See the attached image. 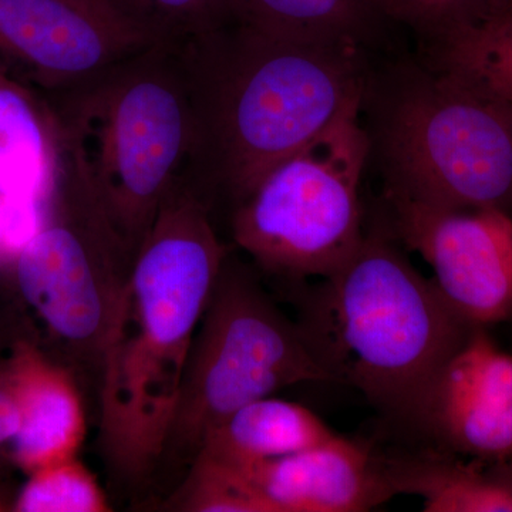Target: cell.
Segmentation results:
<instances>
[{
    "label": "cell",
    "mask_w": 512,
    "mask_h": 512,
    "mask_svg": "<svg viewBox=\"0 0 512 512\" xmlns=\"http://www.w3.org/2000/svg\"><path fill=\"white\" fill-rule=\"evenodd\" d=\"M20 426V409L10 390H0V444L13 440Z\"/></svg>",
    "instance_id": "22"
},
{
    "label": "cell",
    "mask_w": 512,
    "mask_h": 512,
    "mask_svg": "<svg viewBox=\"0 0 512 512\" xmlns=\"http://www.w3.org/2000/svg\"><path fill=\"white\" fill-rule=\"evenodd\" d=\"M154 42L106 0H0V67L60 92Z\"/></svg>",
    "instance_id": "10"
},
{
    "label": "cell",
    "mask_w": 512,
    "mask_h": 512,
    "mask_svg": "<svg viewBox=\"0 0 512 512\" xmlns=\"http://www.w3.org/2000/svg\"><path fill=\"white\" fill-rule=\"evenodd\" d=\"M150 35L154 42L180 43L188 37L238 22L235 0H106Z\"/></svg>",
    "instance_id": "19"
},
{
    "label": "cell",
    "mask_w": 512,
    "mask_h": 512,
    "mask_svg": "<svg viewBox=\"0 0 512 512\" xmlns=\"http://www.w3.org/2000/svg\"><path fill=\"white\" fill-rule=\"evenodd\" d=\"M356 42H303L241 22L173 43L190 104L180 177L210 207L234 208L349 110L363 106Z\"/></svg>",
    "instance_id": "1"
},
{
    "label": "cell",
    "mask_w": 512,
    "mask_h": 512,
    "mask_svg": "<svg viewBox=\"0 0 512 512\" xmlns=\"http://www.w3.org/2000/svg\"><path fill=\"white\" fill-rule=\"evenodd\" d=\"M491 10H495V12L511 13L512 15V0H497Z\"/></svg>",
    "instance_id": "23"
},
{
    "label": "cell",
    "mask_w": 512,
    "mask_h": 512,
    "mask_svg": "<svg viewBox=\"0 0 512 512\" xmlns=\"http://www.w3.org/2000/svg\"><path fill=\"white\" fill-rule=\"evenodd\" d=\"M62 150L59 120L46 94L0 67V197L49 205Z\"/></svg>",
    "instance_id": "13"
},
{
    "label": "cell",
    "mask_w": 512,
    "mask_h": 512,
    "mask_svg": "<svg viewBox=\"0 0 512 512\" xmlns=\"http://www.w3.org/2000/svg\"><path fill=\"white\" fill-rule=\"evenodd\" d=\"M394 494L416 495L427 512H512L511 460H480L437 448L383 456Z\"/></svg>",
    "instance_id": "14"
},
{
    "label": "cell",
    "mask_w": 512,
    "mask_h": 512,
    "mask_svg": "<svg viewBox=\"0 0 512 512\" xmlns=\"http://www.w3.org/2000/svg\"><path fill=\"white\" fill-rule=\"evenodd\" d=\"M46 97L82 154L114 234L134 256L190 150V104L174 46L151 43Z\"/></svg>",
    "instance_id": "4"
},
{
    "label": "cell",
    "mask_w": 512,
    "mask_h": 512,
    "mask_svg": "<svg viewBox=\"0 0 512 512\" xmlns=\"http://www.w3.org/2000/svg\"><path fill=\"white\" fill-rule=\"evenodd\" d=\"M397 239L434 271L441 295L467 323L488 329L512 318V214L450 210L387 192Z\"/></svg>",
    "instance_id": "9"
},
{
    "label": "cell",
    "mask_w": 512,
    "mask_h": 512,
    "mask_svg": "<svg viewBox=\"0 0 512 512\" xmlns=\"http://www.w3.org/2000/svg\"><path fill=\"white\" fill-rule=\"evenodd\" d=\"M410 426L431 447L480 460L512 458V355L473 328L431 379Z\"/></svg>",
    "instance_id": "11"
},
{
    "label": "cell",
    "mask_w": 512,
    "mask_h": 512,
    "mask_svg": "<svg viewBox=\"0 0 512 512\" xmlns=\"http://www.w3.org/2000/svg\"><path fill=\"white\" fill-rule=\"evenodd\" d=\"M299 383H335L298 323L228 256L195 333L164 456L194 460L245 404Z\"/></svg>",
    "instance_id": "6"
},
{
    "label": "cell",
    "mask_w": 512,
    "mask_h": 512,
    "mask_svg": "<svg viewBox=\"0 0 512 512\" xmlns=\"http://www.w3.org/2000/svg\"><path fill=\"white\" fill-rule=\"evenodd\" d=\"M359 116L360 107L343 114L234 208L232 238L259 268L325 279L359 248L360 184L372 150Z\"/></svg>",
    "instance_id": "7"
},
{
    "label": "cell",
    "mask_w": 512,
    "mask_h": 512,
    "mask_svg": "<svg viewBox=\"0 0 512 512\" xmlns=\"http://www.w3.org/2000/svg\"><path fill=\"white\" fill-rule=\"evenodd\" d=\"M195 463L227 478L251 512H363L396 495L383 456L343 436L248 466Z\"/></svg>",
    "instance_id": "12"
},
{
    "label": "cell",
    "mask_w": 512,
    "mask_h": 512,
    "mask_svg": "<svg viewBox=\"0 0 512 512\" xmlns=\"http://www.w3.org/2000/svg\"><path fill=\"white\" fill-rule=\"evenodd\" d=\"M19 359L10 389L20 409L13 437L16 460L36 471L76 457L86 436V416L73 380L39 357Z\"/></svg>",
    "instance_id": "15"
},
{
    "label": "cell",
    "mask_w": 512,
    "mask_h": 512,
    "mask_svg": "<svg viewBox=\"0 0 512 512\" xmlns=\"http://www.w3.org/2000/svg\"><path fill=\"white\" fill-rule=\"evenodd\" d=\"M497 0H382L380 15L407 23L431 36L478 18L493 9Z\"/></svg>",
    "instance_id": "21"
},
{
    "label": "cell",
    "mask_w": 512,
    "mask_h": 512,
    "mask_svg": "<svg viewBox=\"0 0 512 512\" xmlns=\"http://www.w3.org/2000/svg\"><path fill=\"white\" fill-rule=\"evenodd\" d=\"M380 2H382V0H379V2H377V9H379ZM379 13H380V10H379Z\"/></svg>",
    "instance_id": "25"
},
{
    "label": "cell",
    "mask_w": 512,
    "mask_h": 512,
    "mask_svg": "<svg viewBox=\"0 0 512 512\" xmlns=\"http://www.w3.org/2000/svg\"><path fill=\"white\" fill-rule=\"evenodd\" d=\"M379 148L390 194L511 212L512 103L463 77L434 69L404 84L380 123Z\"/></svg>",
    "instance_id": "5"
},
{
    "label": "cell",
    "mask_w": 512,
    "mask_h": 512,
    "mask_svg": "<svg viewBox=\"0 0 512 512\" xmlns=\"http://www.w3.org/2000/svg\"><path fill=\"white\" fill-rule=\"evenodd\" d=\"M335 383L376 409L412 423L427 386L468 338L471 326L383 229L323 279L298 323Z\"/></svg>",
    "instance_id": "3"
},
{
    "label": "cell",
    "mask_w": 512,
    "mask_h": 512,
    "mask_svg": "<svg viewBox=\"0 0 512 512\" xmlns=\"http://www.w3.org/2000/svg\"><path fill=\"white\" fill-rule=\"evenodd\" d=\"M238 22L303 42H356L379 12L369 0H235Z\"/></svg>",
    "instance_id": "17"
},
{
    "label": "cell",
    "mask_w": 512,
    "mask_h": 512,
    "mask_svg": "<svg viewBox=\"0 0 512 512\" xmlns=\"http://www.w3.org/2000/svg\"><path fill=\"white\" fill-rule=\"evenodd\" d=\"M231 255L183 178L165 194L120 286L100 345V440L127 478L163 458L195 333Z\"/></svg>",
    "instance_id": "2"
},
{
    "label": "cell",
    "mask_w": 512,
    "mask_h": 512,
    "mask_svg": "<svg viewBox=\"0 0 512 512\" xmlns=\"http://www.w3.org/2000/svg\"><path fill=\"white\" fill-rule=\"evenodd\" d=\"M45 224L16 255L26 301L59 338L99 348L133 256L114 234L82 154L62 134Z\"/></svg>",
    "instance_id": "8"
},
{
    "label": "cell",
    "mask_w": 512,
    "mask_h": 512,
    "mask_svg": "<svg viewBox=\"0 0 512 512\" xmlns=\"http://www.w3.org/2000/svg\"><path fill=\"white\" fill-rule=\"evenodd\" d=\"M436 70L512 103V15L487 12L430 36Z\"/></svg>",
    "instance_id": "18"
},
{
    "label": "cell",
    "mask_w": 512,
    "mask_h": 512,
    "mask_svg": "<svg viewBox=\"0 0 512 512\" xmlns=\"http://www.w3.org/2000/svg\"><path fill=\"white\" fill-rule=\"evenodd\" d=\"M370 3H372L373 6H375V9L377 10V12H379V9H377V2H379V0H369ZM380 15V13H379ZM382 16V15H380Z\"/></svg>",
    "instance_id": "24"
},
{
    "label": "cell",
    "mask_w": 512,
    "mask_h": 512,
    "mask_svg": "<svg viewBox=\"0 0 512 512\" xmlns=\"http://www.w3.org/2000/svg\"><path fill=\"white\" fill-rule=\"evenodd\" d=\"M339 437L308 407L268 396L245 404L205 437L192 461L241 467L289 456Z\"/></svg>",
    "instance_id": "16"
},
{
    "label": "cell",
    "mask_w": 512,
    "mask_h": 512,
    "mask_svg": "<svg viewBox=\"0 0 512 512\" xmlns=\"http://www.w3.org/2000/svg\"><path fill=\"white\" fill-rule=\"evenodd\" d=\"M33 473L16 503L20 512L110 511L96 477L74 457Z\"/></svg>",
    "instance_id": "20"
}]
</instances>
